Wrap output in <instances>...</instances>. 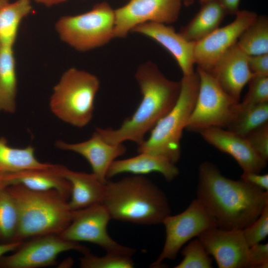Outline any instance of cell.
Here are the masks:
<instances>
[{
  "label": "cell",
  "mask_w": 268,
  "mask_h": 268,
  "mask_svg": "<svg viewBox=\"0 0 268 268\" xmlns=\"http://www.w3.org/2000/svg\"><path fill=\"white\" fill-rule=\"evenodd\" d=\"M197 199L215 220L216 227L242 230L268 205V191L240 179L223 176L213 163L199 167Z\"/></svg>",
  "instance_id": "cell-1"
},
{
  "label": "cell",
  "mask_w": 268,
  "mask_h": 268,
  "mask_svg": "<svg viewBox=\"0 0 268 268\" xmlns=\"http://www.w3.org/2000/svg\"><path fill=\"white\" fill-rule=\"evenodd\" d=\"M135 78L142 95L134 114L117 129L96 128L95 131L112 144L132 141L137 145L156 124L173 108L179 97L181 83L167 78L154 63L138 67Z\"/></svg>",
  "instance_id": "cell-2"
},
{
  "label": "cell",
  "mask_w": 268,
  "mask_h": 268,
  "mask_svg": "<svg viewBox=\"0 0 268 268\" xmlns=\"http://www.w3.org/2000/svg\"><path fill=\"white\" fill-rule=\"evenodd\" d=\"M102 204L111 219L137 224H161L171 214L165 194L143 175L108 180Z\"/></svg>",
  "instance_id": "cell-3"
},
{
  "label": "cell",
  "mask_w": 268,
  "mask_h": 268,
  "mask_svg": "<svg viewBox=\"0 0 268 268\" xmlns=\"http://www.w3.org/2000/svg\"><path fill=\"white\" fill-rule=\"evenodd\" d=\"M16 204L19 227L16 241L47 234H60L74 213L68 200L54 190L36 191L19 184L6 187Z\"/></svg>",
  "instance_id": "cell-4"
},
{
  "label": "cell",
  "mask_w": 268,
  "mask_h": 268,
  "mask_svg": "<svg viewBox=\"0 0 268 268\" xmlns=\"http://www.w3.org/2000/svg\"><path fill=\"white\" fill-rule=\"evenodd\" d=\"M178 100L170 111L151 129L147 138L137 145L138 153H146L176 164L181 156V139L196 101L200 84L196 70L183 75Z\"/></svg>",
  "instance_id": "cell-5"
},
{
  "label": "cell",
  "mask_w": 268,
  "mask_h": 268,
  "mask_svg": "<svg viewBox=\"0 0 268 268\" xmlns=\"http://www.w3.org/2000/svg\"><path fill=\"white\" fill-rule=\"evenodd\" d=\"M100 81L93 74L71 67L54 86L49 101L53 114L65 123L82 128L91 121Z\"/></svg>",
  "instance_id": "cell-6"
},
{
  "label": "cell",
  "mask_w": 268,
  "mask_h": 268,
  "mask_svg": "<svg viewBox=\"0 0 268 268\" xmlns=\"http://www.w3.org/2000/svg\"><path fill=\"white\" fill-rule=\"evenodd\" d=\"M115 12L106 2L89 11L60 18L55 30L60 39L73 49L86 52L102 47L114 38Z\"/></svg>",
  "instance_id": "cell-7"
},
{
  "label": "cell",
  "mask_w": 268,
  "mask_h": 268,
  "mask_svg": "<svg viewBox=\"0 0 268 268\" xmlns=\"http://www.w3.org/2000/svg\"><path fill=\"white\" fill-rule=\"evenodd\" d=\"M196 71L199 88L186 130L198 133L209 128L227 129L238 113L239 102L225 92L210 72L198 67Z\"/></svg>",
  "instance_id": "cell-8"
},
{
  "label": "cell",
  "mask_w": 268,
  "mask_h": 268,
  "mask_svg": "<svg viewBox=\"0 0 268 268\" xmlns=\"http://www.w3.org/2000/svg\"><path fill=\"white\" fill-rule=\"evenodd\" d=\"M165 241L161 252L150 267L159 268L165 260L175 259L182 248L194 237L216 227L215 220L197 198L181 213L171 214L163 220Z\"/></svg>",
  "instance_id": "cell-9"
},
{
  "label": "cell",
  "mask_w": 268,
  "mask_h": 268,
  "mask_svg": "<svg viewBox=\"0 0 268 268\" xmlns=\"http://www.w3.org/2000/svg\"><path fill=\"white\" fill-rule=\"evenodd\" d=\"M111 219L108 211L102 203L74 210L70 223L59 235L69 241L95 244L107 254L131 257L135 250L118 243L109 235L107 225Z\"/></svg>",
  "instance_id": "cell-10"
},
{
  "label": "cell",
  "mask_w": 268,
  "mask_h": 268,
  "mask_svg": "<svg viewBox=\"0 0 268 268\" xmlns=\"http://www.w3.org/2000/svg\"><path fill=\"white\" fill-rule=\"evenodd\" d=\"M89 251L79 243L66 240L58 234H47L22 241L13 253L0 258V268H38L54 266L61 253Z\"/></svg>",
  "instance_id": "cell-11"
},
{
  "label": "cell",
  "mask_w": 268,
  "mask_h": 268,
  "mask_svg": "<svg viewBox=\"0 0 268 268\" xmlns=\"http://www.w3.org/2000/svg\"><path fill=\"white\" fill-rule=\"evenodd\" d=\"M183 0H130L114 9V38H124L146 22L169 24L179 18Z\"/></svg>",
  "instance_id": "cell-12"
},
{
  "label": "cell",
  "mask_w": 268,
  "mask_h": 268,
  "mask_svg": "<svg viewBox=\"0 0 268 268\" xmlns=\"http://www.w3.org/2000/svg\"><path fill=\"white\" fill-rule=\"evenodd\" d=\"M235 16L231 23L218 28L195 43L194 57L195 63L198 67L210 71L258 16L256 12L248 10H239Z\"/></svg>",
  "instance_id": "cell-13"
},
{
  "label": "cell",
  "mask_w": 268,
  "mask_h": 268,
  "mask_svg": "<svg viewBox=\"0 0 268 268\" xmlns=\"http://www.w3.org/2000/svg\"><path fill=\"white\" fill-rule=\"evenodd\" d=\"M198 238L219 268H249V246L242 230H228L214 227Z\"/></svg>",
  "instance_id": "cell-14"
},
{
  "label": "cell",
  "mask_w": 268,
  "mask_h": 268,
  "mask_svg": "<svg viewBox=\"0 0 268 268\" xmlns=\"http://www.w3.org/2000/svg\"><path fill=\"white\" fill-rule=\"evenodd\" d=\"M198 133L210 144L231 156L245 173H260L267 161L252 148L247 138L227 129L209 128Z\"/></svg>",
  "instance_id": "cell-15"
},
{
  "label": "cell",
  "mask_w": 268,
  "mask_h": 268,
  "mask_svg": "<svg viewBox=\"0 0 268 268\" xmlns=\"http://www.w3.org/2000/svg\"><path fill=\"white\" fill-rule=\"evenodd\" d=\"M131 32L144 35L164 47L175 59L183 75H189L195 71V43L187 40L172 27L163 23L146 22L136 26Z\"/></svg>",
  "instance_id": "cell-16"
},
{
  "label": "cell",
  "mask_w": 268,
  "mask_h": 268,
  "mask_svg": "<svg viewBox=\"0 0 268 268\" xmlns=\"http://www.w3.org/2000/svg\"><path fill=\"white\" fill-rule=\"evenodd\" d=\"M55 145L60 149L74 152L83 157L91 166L92 173L104 184L108 181L106 175L111 163L127 151L123 143L110 144L95 131L85 141L69 143L58 140Z\"/></svg>",
  "instance_id": "cell-17"
},
{
  "label": "cell",
  "mask_w": 268,
  "mask_h": 268,
  "mask_svg": "<svg viewBox=\"0 0 268 268\" xmlns=\"http://www.w3.org/2000/svg\"><path fill=\"white\" fill-rule=\"evenodd\" d=\"M248 56L236 43L208 71L222 89L239 102L243 89L254 75L248 67Z\"/></svg>",
  "instance_id": "cell-18"
},
{
  "label": "cell",
  "mask_w": 268,
  "mask_h": 268,
  "mask_svg": "<svg viewBox=\"0 0 268 268\" xmlns=\"http://www.w3.org/2000/svg\"><path fill=\"white\" fill-rule=\"evenodd\" d=\"M61 165L53 164L42 169H29L13 173H6L7 187L19 184L33 191L54 190L68 201L71 187L70 183L61 173Z\"/></svg>",
  "instance_id": "cell-19"
},
{
  "label": "cell",
  "mask_w": 268,
  "mask_h": 268,
  "mask_svg": "<svg viewBox=\"0 0 268 268\" xmlns=\"http://www.w3.org/2000/svg\"><path fill=\"white\" fill-rule=\"evenodd\" d=\"M61 173L71 187L68 205L71 210H77L102 203L105 184L92 173L72 171L61 166Z\"/></svg>",
  "instance_id": "cell-20"
},
{
  "label": "cell",
  "mask_w": 268,
  "mask_h": 268,
  "mask_svg": "<svg viewBox=\"0 0 268 268\" xmlns=\"http://www.w3.org/2000/svg\"><path fill=\"white\" fill-rule=\"evenodd\" d=\"M138 153L133 157L114 160L108 170L107 179L126 173L144 175L157 172L170 182L179 174V170L175 164L159 156L146 153Z\"/></svg>",
  "instance_id": "cell-21"
},
{
  "label": "cell",
  "mask_w": 268,
  "mask_h": 268,
  "mask_svg": "<svg viewBox=\"0 0 268 268\" xmlns=\"http://www.w3.org/2000/svg\"><path fill=\"white\" fill-rule=\"evenodd\" d=\"M226 15L218 0L210 1L201 5L180 33L187 40L196 43L219 28Z\"/></svg>",
  "instance_id": "cell-22"
},
{
  "label": "cell",
  "mask_w": 268,
  "mask_h": 268,
  "mask_svg": "<svg viewBox=\"0 0 268 268\" xmlns=\"http://www.w3.org/2000/svg\"><path fill=\"white\" fill-rule=\"evenodd\" d=\"M17 79L13 47L0 49V113L16 111Z\"/></svg>",
  "instance_id": "cell-23"
},
{
  "label": "cell",
  "mask_w": 268,
  "mask_h": 268,
  "mask_svg": "<svg viewBox=\"0 0 268 268\" xmlns=\"http://www.w3.org/2000/svg\"><path fill=\"white\" fill-rule=\"evenodd\" d=\"M52 165L39 161L32 146L13 147L8 145L5 138L0 137V172L13 173L29 169L46 168Z\"/></svg>",
  "instance_id": "cell-24"
},
{
  "label": "cell",
  "mask_w": 268,
  "mask_h": 268,
  "mask_svg": "<svg viewBox=\"0 0 268 268\" xmlns=\"http://www.w3.org/2000/svg\"><path fill=\"white\" fill-rule=\"evenodd\" d=\"M31 0L9 1L0 7V44L13 47L22 20L32 11Z\"/></svg>",
  "instance_id": "cell-25"
},
{
  "label": "cell",
  "mask_w": 268,
  "mask_h": 268,
  "mask_svg": "<svg viewBox=\"0 0 268 268\" xmlns=\"http://www.w3.org/2000/svg\"><path fill=\"white\" fill-rule=\"evenodd\" d=\"M237 44L248 55L268 54V18L258 16L241 34Z\"/></svg>",
  "instance_id": "cell-26"
},
{
  "label": "cell",
  "mask_w": 268,
  "mask_h": 268,
  "mask_svg": "<svg viewBox=\"0 0 268 268\" xmlns=\"http://www.w3.org/2000/svg\"><path fill=\"white\" fill-rule=\"evenodd\" d=\"M18 227L17 207L6 187L0 191V244L16 241Z\"/></svg>",
  "instance_id": "cell-27"
},
{
  "label": "cell",
  "mask_w": 268,
  "mask_h": 268,
  "mask_svg": "<svg viewBox=\"0 0 268 268\" xmlns=\"http://www.w3.org/2000/svg\"><path fill=\"white\" fill-rule=\"evenodd\" d=\"M268 122V103L239 109L227 129L242 136Z\"/></svg>",
  "instance_id": "cell-28"
},
{
  "label": "cell",
  "mask_w": 268,
  "mask_h": 268,
  "mask_svg": "<svg viewBox=\"0 0 268 268\" xmlns=\"http://www.w3.org/2000/svg\"><path fill=\"white\" fill-rule=\"evenodd\" d=\"M183 259L175 268H211L213 259L201 241L197 237L183 247Z\"/></svg>",
  "instance_id": "cell-29"
},
{
  "label": "cell",
  "mask_w": 268,
  "mask_h": 268,
  "mask_svg": "<svg viewBox=\"0 0 268 268\" xmlns=\"http://www.w3.org/2000/svg\"><path fill=\"white\" fill-rule=\"evenodd\" d=\"M79 259L80 267L82 268H132L134 263L131 258L127 256L107 254L99 257L90 251L83 254Z\"/></svg>",
  "instance_id": "cell-30"
},
{
  "label": "cell",
  "mask_w": 268,
  "mask_h": 268,
  "mask_svg": "<svg viewBox=\"0 0 268 268\" xmlns=\"http://www.w3.org/2000/svg\"><path fill=\"white\" fill-rule=\"evenodd\" d=\"M248 90L239 108L268 103V76L254 75L248 82Z\"/></svg>",
  "instance_id": "cell-31"
},
{
  "label": "cell",
  "mask_w": 268,
  "mask_h": 268,
  "mask_svg": "<svg viewBox=\"0 0 268 268\" xmlns=\"http://www.w3.org/2000/svg\"><path fill=\"white\" fill-rule=\"evenodd\" d=\"M242 232L249 247L266 238L268 235V205L256 219L242 229Z\"/></svg>",
  "instance_id": "cell-32"
},
{
  "label": "cell",
  "mask_w": 268,
  "mask_h": 268,
  "mask_svg": "<svg viewBox=\"0 0 268 268\" xmlns=\"http://www.w3.org/2000/svg\"><path fill=\"white\" fill-rule=\"evenodd\" d=\"M254 150L264 160H268V122L245 136Z\"/></svg>",
  "instance_id": "cell-33"
},
{
  "label": "cell",
  "mask_w": 268,
  "mask_h": 268,
  "mask_svg": "<svg viewBox=\"0 0 268 268\" xmlns=\"http://www.w3.org/2000/svg\"><path fill=\"white\" fill-rule=\"evenodd\" d=\"M248 259L249 268H267L268 243H260L249 247Z\"/></svg>",
  "instance_id": "cell-34"
},
{
  "label": "cell",
  "mask_w": 268,
  "mask_h": 268,
  "mask_svg": "<svg viewBox=\"0 0 268 268\" xmlns=\"http://www.w3.org/2000/svg\"><path fill=\"white\" fill-rule=\"evenodd\" d=\"M248 65L254 75L268 76V54L249 56Z\"/></svg>",
  "instance_id": "cell-35"
},
{
  "label": "cell",
  "mask_w": 268,
  "mask_h": 268,
  "mask_svg": "<svg viewBox=\"0 0 268 268\" xmlns=\"http://www.w3.org/2000/svg\"><path fill=\"white\" fill-rule=\"evenodd\" d=\"M241 179L253 186L268 191V174L261 175L257 173L243 172Z\"/></svg>",
  "instance_id": "cell-36"
},
{
  "label": "cell",
  "mask_w": 268,
  "mask_h": 268,
  "mask_svg": "<svg viewBox=\"0 0 268 268\" xmlns=\"http://www.w3.org/2000/svg\"><path fill=\"white\" fill-rule=\"evenodd\" d=\"M226 14L236 15L240 10V0H218Z\"/></svg>",
  "instance_id": "cell-37"
},
{
  "label": "cell",
  "mask_w": 268,
  "mask_h": 268,
  "mask_svg": "<svg viewBox=\"0 0 268 268\" xmlns=\"http://www.w3.org/2000/svg\"><path fill=\"white\" fill-rule=\"evenodd\" d=\"M20 241H14L7 243L0 244V258L9 252H12L20 246Z\"/></svg>",
  "instance_id": "cell-38"
},
{
  "label": "cell",
  "mask_w": 268,
  "mask_h": 268,
  "mask_svg": "<svg viewBox=\"0 0 268 268\" xmlns=\"http://www.w3.org/2000/svg\"><path fill=\"white\" fill-rule=\"evenodd\" d=\"M37 3L42 4L46 6H51L55 5H57L64 2L67 1V0H34Z\"/></svg>",
  "instance_id": "cell-39"
},
{
  "label": "cell",
  "mask_w": 268,
  "mask_h": 268,
  "mask_svg": "<svg viewBox=\"0 0 268 268\" xmlns=\"http://www.w3.org/2000/svg\"><path fill=\"white\" fill-rule=\"evenodd\" d=\"M6 173L0 172V191L7 187L5 176Z\"/></svg>",
  "instance_id": "cell-40"
},
{
  "label": "cell",
  "mask_w": 268,
  "mask_h": 268,
  "mask_svg": "<svg viewBox=\"0 0 268 268\" xmlns=\"http://www.w3.org/2000/svg\"><path fill=\"white\" fill-rule=\"evenodd\" d=\"M194 2V0H183V3L186 6H190Z\"/></svg>",
  "instance_id": "cell-41"
},
{
  "label": "cell",
  "mask_w": 268,
  "mask_h": 268,
  "mask_svg": "<svg viewBox=\"0 0 268 268\" xmlns=\"http://www.w3.org/2000/svg\"><path fill=\"white\" fill-rule=\"evenodd\" d=\"M8 1H9V0H0V7L2 5H3V4H4L5 3H6V2ZM0 48H1V45L0 44Z\"/></svg>",
  "instance_id": "cell-42"
},
{
  "label": "cell",
  "mask_w": 268,
  "mask_h": 268,
  "mask_svg": "<svg viewBox=\"0 0 268 268\" xmlns=\"http://www.w3.org/2000/svg\"><path fill=\"white\" fill-rule=\"evenodd\" d=\"M201 5L213 0H198Z\"/></svg>",
  "instance_id": "cell-43"
}]
</instances>
